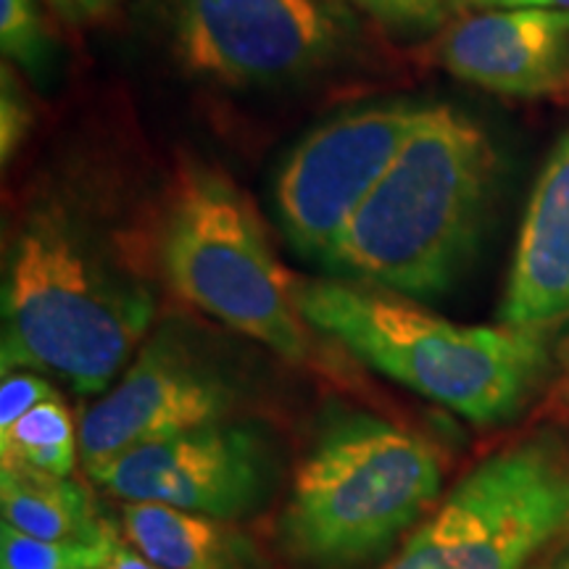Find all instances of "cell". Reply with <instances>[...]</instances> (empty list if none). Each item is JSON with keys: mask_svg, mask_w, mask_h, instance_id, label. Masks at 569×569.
Listing matches in <instances>:
<instances>
[{"mask_svg": "<svg viewBox=\"0 0 569 569\" xmlns=\"http://www.w3.org/2000/svg\"><path fill=\"white\" fill-rule=\"evenodd\" d=\"M496 174L488 132L432 103L346 227L330 272L415 301L451 293L480 246Z\"/></svg>", "mask_w": 569, "mask_h": 569, "instance_id": "1", "label": "cell"}, {"mask_svg": "<svg viewBox=\"0 0 569 569\" xmlns=\"http://www.w3.org/2000/svg\"><path fill=\"white\" fill-rule=\"evenodd\" d=\"M156 303L61 206L27 213L3 277L0 369L51 372L96 396L140 351Z\"/></svg>", "mask_w": 569, "mask_h": 569, "instance_id": "2", "label": "cell"}, {"mask_svg": "<svg viewBox=\"0 0 569 569\" xmlns=\"http://www.w3.org/2000/svg\"><path fill=\"white\" fill-rule=\"evenodd\" d=\"M293 298L317 332L475 425L517 417L549 377L543 330L448 322L415 298L346 277H296Z\"/></svg>", "mask_w": 569, "mask_h": 569, "instance_id": "3", "label": "cell"}, {"mask_svg": "<svg viewBox=\"0 0 569 569\" xmlns=\"http://www.w3.org/2000/svg\"><path fill=\"white\" fill-rule=\"evenodd\" d=\"M443 465L425 438L365 411L319 427L277 519V540L306 569H356L393 549L436 503Z\"/></svg>", "mask_w": 569, "mask_h": 569, "instance_id": "4", "label": "cell"}, {"mask_svg": "<svg viewBox=\"0 0 569 569\" xmlns=\"http://www.w3.org/2000/svg\"><path fill=\"white\" fill-rule=\"evenodd\" d=\"M161 267L182 301L284 361H309L315 327L296 306V277L269 246L256 206L209 163H184L174 177L161 224Z\"/></svg>", "mask_w": 569, "mask_h": 569, "instance_id": "5", "label": "cell"}, {"mask_svg": "<svg viewBox=\"0 0 569 569\" xmlns=\"http://www.w3.org/2000/svg\"><path fill=\"white\" fill-rule=\"evenodd\" d=\"M569 538V446L538 432L480 461L380 569H525Z\"/></svg>", "mask_w": 569, "mask_h": 569, "instance_id": "6", "label": "cell"}, {"mask_svg": "<svg viewBox=\"0 0 569 569\" xmlns=\"http://www.w3.org/2000/svg\"><path fill=\"white\" fill-rule=\"evenodd\" d=\"M184 69L224 88H277L348 53L353 21L336 0H151Z\"/></svg>", "mask_w": 569, "mask_h": 569, "instance_id": "7", "label": "cell"}, {"mask_svg": "<svg viewBox=\"0 0 569 569\" xmlns=\"http://www.w3.org/2000/svg\"><path fill=\"white\" fill-rule=\"evenodd\" d=\"M427 109L407 98L353 106L284 156L274 177V211L298 256L330 269L346 227L422 127Z\"/></svg>", "mask_w": 569, "mask_h": 569, "instance_id": "8", "label": "cell"}, {"mask_svg": "<svg viewBox=\"0 0 569 569\" xmlns=\"http://www.w3.org/2000/svg\"><path fill=\"white\" fill-rule=\"evenodd\" d=\"M238 403L232 380L180 327H161L130 367L82 415L80 459L92 480L134 448L227 422Z\"/></svg>", "mask_w": 569, "mask_h": 569, "instance_id": "9", "label": "cell"}, {"mask_svg": "<svg viewBox=\"0 0 569 569\" xmlns=\"http://www.w3.org/2000/svg\"><path fill=\"white\" fill-rule=\"evenodd\" d=\"M274 451L253 425L217 422L134 448L98 482L124 501L163 503L196 515H253L274 486Z\"/></svg>", "mask_w": 569, "mask_h": 569, "instance_id": "10", "label": "cell"}, {"mask_svg": "<svg viewBox=\"0 0 569 569\" xmlns=\"http://www.w3.org/2000/svg\"><path fill=\"white\" fill-rule=\"evenodd\" d=\"M446 71L511 98H543L569 84V11H469L438 42Z\"/></svg>", "mask_w": 569, "mask_h": 569, "instance_id": "11", "label": "cell"}, {"mask_svg": "<svg viewBox=\"0 0 569 569\" xmlns=\"http://www.w3.org/2000/svg\"><path fill=\"white\" fill-rule=\"evenodd\" d=\"M569 315V130L543 163L525 211L501 322L546 330Z\"/></svg>", "mask_w": 569, "mask_h": 569, "instance_id": "12", "label": "cell"}, {"mask_svg": "<svg viewBox=\"0 0 569 569\" xmlns=\"http://www.w3.org/2000/svg\"><path fill=\"white\" fill-rule=\"evenodd\" d=\"M122 530L134 551L163 569H267L253 540L227 519L127 501Z\"/></svg>", "mask_w": 569, "mask_h": 569, "instance_id": "13", "label": "cell"}, {"mask_svg": "<svg viewBox=\"0 0 569 569\" xmlns=\"http://www.w3.org/2000/svg\"><path fill=\"white\" fill-rule=\"evenodd\" d=\"M0 511L6 525L32 538L69 540L109 530L88 488L30 469L0 467Z\"/></svg>", "mask_w": 569, "mask_h": 569, "instance_id": "14", "label": "cell"}, {"mask_svg": "<svg viewBox=\"0 0 569 569\" xmlns=\"http://www.w3.org/2000/svg\"><path fill=\"white\" fill-rule=\"evenodd\" d=\"M80 453V430H74L61 398L42 401L17 422L0 430L3 467L69 478Z\"/></svg>", "mask_w": 569, "mask_h": 569, "instance_id": "15", "label": "cell"}, {"mask_svg": "<svg viewBox=\"0 0 569 569\" xmlns=\"http://www.w3.org/2000/svg\"><path fill=\"white\" fill-rule=\"evenodd\" d=\"M119 543L111 530L90 538H32L11 525L0 528V569H109Z\"/></svg>", "mask_w": 569, "mask_h": 569, "instance_id": "16", "label": "cell"}, {"mask_svg": "<svg viewBox=\"0 0 569 569\" xmlns=\"http://www.w3.org/2000/svg\"><path fill=\"white\" fill-rule=\"evenodd\" d=\"M0 48L6 61L46 82L53 69V42L34 0H0Z\"/></svg>", "mask_w": 569, "mask_h": 569, "instance_id": "17", "label": "cell"}, {"mask_svg": "<svg viewBox=\"0 0 569 569\" xmlns=\"http://www.w3.org/2000/svg\"><path fill=\"white\" fill-rule=\"evenodd\" d=\"M367 17L396 32L419 34L443 24L451 11V0H343Z\"/></svg>", "mask_w": 569, "mask_h": 569, "instance_id": "18", "label": "cell"}, {"mask_svg": "<svg viewBox=\"0 0 569 569\" xmlns=\"http://www.w3.org/2000/svg\"><path fill=\"white\" fill-rule=\"evenodd\" d=\"M34 113L24 88L17 80V71L9 61L0 67V161L9 163L24 146L32 130Z\"/></svg>", "mask_w": 569, "mask_h": 569, "instance_id": "19", "label": "cell"}, {"mask_svg": "<svg viewBox=\"0 0 569 569\" xmlns=\"http://www.w3.org/2000/svg\"><path fill=\"white\" fill-rule=\"evenodd\" d=\"M51 398H59V393L42 380L40 372H30V369L6 372L0 382V430Z\"/></svg>", "mask_w": 569, "mask_h": 569, "instance_id": "20", "label": "cell"}, {"mask_svg": "<svg viewBox=\"0 0 569 569\" xmlns=\"http://www.w3.org/2000/svg\"><path fill=\"white\" fill-rule=\"evenodd\" d=\"M109 569H163V567H159L151 559H146L140 551H132V549H124V546H119L117 553H113V561L109 565Z\"/></svg>", "mask_w": 569, "mask_h": 569, "instance_id": "21", "label": "cell"}, {"mask_svg": "<svg viewBox=\"0 0 569 569\" xmlns=\"http://www.w3.org/2000/svg\"><path fill=\"white\" fill-rule=\"evenodd\" d=\"M74 3L82 19H103L109 17L113 9H119L124 0H74Z\"/></svg>", "mask_w": 569, "mask_h": 569, "instance_id": "22", "label": "cell"}, {"mask_svg": "<svg viewBox=\"0 0 569 569\" xmlns=\"http://www.w3.org/2000/svg\"><path fill=\"white\" fill-rule=\"evenodd\" d=\"M557 365H559L557 396L561 398V403H567L569 407V338L561 340V346L557 351Z\"/></svg>", "mask_w": 569, "mask_h": 569, "instance_id": "23", "label": "cell"}, {"mask_svg": "<svg viewBox=\"0 0 569 569\" xmlns=\"http://www.w3.org/2000/svg\"><path fill=\"white\" fill-rule=\"evenodd\" d=\"M517 0H451V11H490V9H515Z\"/></svg>", "mask_w": 569, "mask_h": 569, "instance_id": "24", "label": "cell"}, {"mask_svg": "<svg viewBox=\"0 0 569 569\" xmlns=\"http://www.w3.org/2000/svg\"><path fill=\"white\" fill-rule=\"evenodd\" d=\"M48 6H51L63 21H69V24H74V21L82 19L80 11H77L74 0H48Z\"/></svg>", "mask_w": 569, "mask_h": 569, "instance_id": "25", "label": "cell"}, {"mask_svg": "<svg viewBox=\"0 0 569 569\" xmlns=\"http://www.w3.org/2000/svg\"><path fill=\"white\" fill-rule=\"evenodd\" d=\"M519 6H536V9H559V11H569V0H517L515 9Z\"/></svg>", "mask_w": 569, "mask_h": 569, "instance_id": "26", "label": "cell"}, {"mask_svg": "<svg viewBox=\"0 0 569 569\" xmlns=\"http://www.w3.org/2000/svg\"><path fill=\"white\" fill-rule=\"evenodd\" d=\"M553 569H569V551L557 561V567H553Z\"/></svg>", "mask_w": 569, "mask_h": 569, "instance_id": "27", "label": "cell"}]
</instances>
